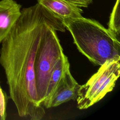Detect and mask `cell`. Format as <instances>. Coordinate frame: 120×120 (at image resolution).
<instances>
[{
	"label": "cell",
	"mask_w": 120,
	"mask_h": 120,
	"mask_svg": "<svg viewBox=\"0 0 120 120\" xmlns=\"http://www.w3.org/2000/svg\"><path fill=\"white\" fill-rule=\"evenodd\" d=\"M80 8L87 7L90 4L92 0H67Z\"/></svg>",
	"instance_id": "cell-11"
},
{
	"label": "cell",
	"mask_w": 120,
	"mask_h": 120,
	"mask_svg": "<svg viewBox=\"0 0 120 120\" xmlns=\"http://www.w3.org/2000/svg\"><path fill=\"white\" fill-rule=\"evenodd\" d=\"M61 22L79 51L93 64L101 66L107 60L120 59L119 37L98 21L82 16Z\"/></svg>",
	"instance_id": "cell-2"
},
{
	"label": "cell",
	"mask_w": 120,
	"mask_h": 120,
	"mask_svg": "<svg viewBox=\"0 0 120 120\" xmlns=\"http://www.w3.org/2000/svg\"><path fill=\"white\" fill-rule=\"evenodd\" d=\"M8 97L0 85V120H5L7 118V106Z\"/></svg>",
	"instance_id": "cell-10"
},
{
	"label": "cell",
	"mask_w": 120,
	"mask_h": 120,
	"mask_svg": "<svg viewBox=\"0 0 120 120\" xmlns=\"http://www.w3.org/2000/svg\"><path fill=\"white\" fill-rule=\"evenodd\" d=\"M80 87V85L73 77L68 68L52 95L45 100L43 104L45 108H50L58 106L70 100H75Z\"/></svg>",
	"instance_id": "cell-5"
},
{
	"label": "cell",
	"mask_w": 120,
	"mask_h": 120,
	"mask_svg": "<svg viewBox=\"0 0 120 120\" xmlns=\"http://www.w3.org/2000/svg\"><path fill=\"white\" fill-rule=\"evenodd\" d=\"M120 60H107L84 84L80 85L76 99L78 109L89 108L113 90L120 75Z\"/></svg>",
	"instance_id": "cell-4"
},
{
	"label": "cell",
	"mask_w": 120,
	"mask_h": 120,
	"mask_svg": "<svg viewBox=\"0 0 120 120\" xmlns=\"http://www.w3.org/2000/svg\"><path fill=\"white\" fill-rule=\"evenodd\" d=\"M57 31H65L62 22L50 24L47 27L35 56L34 65L35 83L38 101L40 105L46 98L52 72L58 60L64 54Z\"/></svg>",
	"instance_id": "cell-3"
},
{
	"label": "cell",
	"mask_w": 120,
	"mask_h": 120,
	"mask_svg": "<svg viewBox=\"0 0 120 120\" xmlns=\"http://www.w3.org/2000/svg\"><path fill=\"white\" fill-rule=\"evenodd\" d=\"M61 21L66 18H76L82 16V10L67 0H37Z\"/></svg>",
	"instance_id": "cell-7"
},
{
	"label": "cell",
	"mask_w": 120,
	"mask_h": 120,
	"mask_svg": "<svg viewBox=\"0 0 120 120\" xmlns=\"http://www.w3.org/2000/svg\"><path fill=\"white\" fill-rule=\"evenodd\" d=\"M69 68L70 65L68 58L64 53L58 60L52 72L45 100L52 95L63 77L66 70Z\"/></svg>",
	"instance_id": "cell-8"
},
{
	"label": "cell",
	"mask_w": 120,
	"mask_h": 120,
	"mask_svg": "<svg viewBox=\"0 0 120 120\" xmlns=\"http://www.w3.org/2000/svg\"><path fill=\"white\" fill-rule=\"evenodd\" d=\"M21 5L14 0H0V44L21 15Z\"/></svg>",
	"instance_id": "cell-6"
},
{
	"label": "cell",
	"mask_w": 120,
	"mask_h": 120,
	"mask_svg": "<svg viewBox=\"0 0 120 120\" xmlns=\"http://www.w3.org/2000/svg\"><path fill=\"white\" fill-rule=\"evenodd\" d=\"M120 0H116L111 13L108 29L119 37L120 33Z\"/></svg>",
	"instance_id": "cell-9"
},
{
	"label": "cell",
	"mask_w": 120,
	"mask_h": 120,
	"mask_svg": "<svg viewBox=\"0 0 120 120\" xmlns=\"http://www.w3.org/2000/svg\"><path fill=\"white\" fill-rule=\"evenodd\" d=\"M62 23L38 3L21 10V15L2 42L0 65L3 68L10 98L21 117L40 120L45 115L38 104L34 65L38 46L47 27Z\"/></svg>",
	"instance_id": "cell-1"
}]
</instances>
